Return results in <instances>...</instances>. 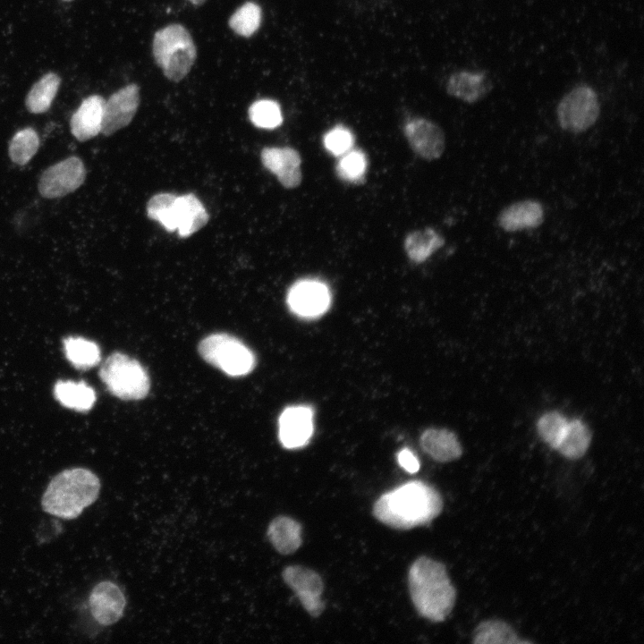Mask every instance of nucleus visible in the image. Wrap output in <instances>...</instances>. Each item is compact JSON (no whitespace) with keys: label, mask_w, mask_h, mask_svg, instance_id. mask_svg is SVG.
<instances>
[{"label":"nucleus","mask_w":644,"mask_h":644,"mask_svg":"<svg viewBox=\"0 0 644 644\" xmlns=\"http://www.w3.org/2000/svg\"><path fill=\"white\" fill-rule=\"evenodd\" d=\"M545 211L540 202L524 199L504 208L497 216L498 225L505 232L513 233L540 226Z\"/></svg>","instance_id":"dca6fc26"},{"label":"nucleus","mask_w":644,"mask_h":644,"mask_svg":"<svg viewBox=\"0 0 644 644\" xmlns=\"http://www.w3.org/2000/svg\"><path fill=\"white\" fill-rule=\"evenodd\" d=\"M419 444L426 453L440 462H452L462 453L456 436L444 428L425 430L420 436Z\"/></svg>","instance_id":"6ab92c4d"},{"label":"nucleus","mask_w":644,"mask_h":644,"mask_svg":"<svg viewBox=\"0 0 644 644\" xmlns=\"http://www.w3.org/2000/svg\"><path fill=\"white\" fill-rule=\"evenodd\" d=\"M354 137L352 131L343 125H336L328 131L323 138V143L328 152L335 157L343 156L353 146Z\"/></svg>","instance_id":"72a5a7b5"},{"label":"nucleus","mask_w":644,"mask_h":644,"mask_svg":"<svg viewBox=\"0 0 644 644\" xmlns=\"http://www.w3.org/2000/svg\"><path fill=\"white\" fill-rule=\"evenodd\" d=\"M99 377L112 394L123 400L142 399L149 390L146 370L137 360L120 352L106 360Z\"/></svg>","instance_id":"39448f33"},{"label":"nucleus","mask_w":644,"mask_h":644,"mask_svg":"<svg viewBox=\"0 0 644 644\" xmlns=\"http://www.w3.org/2000/svg\"><path fill=\"white\" fill-rule=\"evenodd\" d=\"M152 50L164 75L175 82L189 73L197 57V49L190 32L178 23L165 26L155 33Z\"/></svg>","instance_id":"20e7f679"},{"label":"nucleus","mask_w":644,"mask_h":644,"mask_svg":"<svg viewBox=\"0 0 644 644\" xmlns=\"http://www.w3.org/2000/svg\"><path fill=\"white\" fill-rule=\"evenodd\" d=\"M263 165L273 173L286 189L298 187L302 179L299 152L290 147H267L260 154Z\"/></svg>","instance_id":"4468645a"},{"label":"nucleus","mask_w":644,"mask_h":644,"mask_svg":"<svg viewBox=\"0 0 644 644\" xmlns=\"http://www.w3.org/2000/svg\"><path fill=\"white\" fill-rule=\"evenodd\" d=\"M401 467L410 473H415L419 469V462L414 453L408 448L402 449L397 455Z\"/></svg>","instance_id":"f704fd0d"},{"label":"nucleus","mask_w":644,"mask_h":644,"mask_svg":"<svg viewBox=\"0 0 644 644\" xmlns=\"http://www.w3.org/2000/svg\"><path fill=\"white\" fill-rule=\"evenodd\" d=\"M490 89L491 83L483 72H455L446 84L450 96L470 104L481 99Z\"/></svg>","instance_id":"aec40b11"},{"label":"nucleus","mask_w":644,"mask_h":644,"mask_svg":"<svg viewBox=\"0 0 644 644\" xmlns=\"http://www.w3.org/2000/svg\"><path fill=\"white\" fill-rule=\"evenodd\" d=\"M443 510L440 493L421 480H411L383 494L373 505L374 517L397 530L428 524Z\"/></svg>","instance_id":"f257e3e1"},{"label":"nucleus","mask_w":644,"mask_h":644,"mask_svg":"<svg viewBox=\"0 0 644 644\" xmlns=\"http://www.w3.org/2000/svg\"><path fill=\"white\" fill-rule=\"evenodd\" d=\"M85 178L84 163L72 156L47 167L39 178L38 190L43 198H61L76 191Z\"/></svg>","instance_id":"6e6552de"},{"label":"nucleus","mask_w":644,"mask_h":644,"mask_svg":"<svg viewBox=\"0 0 644 644\" xmlns=\"http://www.w3.org/2000/svg\"><path fill=\"white\" fill-rule=\"evenodd\" d=\"M409 146L419 157L427 161L438 159L445 148V136L443 130L432 121L414 118L403 127Z\"/></svg>","instance_id":"9b49d317"},{"label":"nucleus","mask_w":644,"mask_h":644,"mask_svg":"<svg viewBox=\"0 0 644 644\" xmlns=\"http://www.w3.org/2000/svg\"><path fill=\"white\" fill-rule=\"evenodd\" d=\"M61 84L60 77L55 72L42 76L30 89L25 98V106L32 114L47 112L55 99Z\"/></svg>","instance_id":"b1692460"},{"label":"nucleus","mask_w":644,"mask_h":644,"mask_svg":"<svg viewBox=\"0 0 644 644\" xmlns=\"http://www.w3.org/2000/svg\"><path fill=\"white\" fill-rule=\"evenodd\" d=\"M409 590L419 614L432 622H443L456 601V589L444 564L427 556L419 557L408 572Z\"/></svg>","instance_id":"f03ea898"},{"label":"nucleus","mask_w":644,"mask_h":644,"mask_svg":"<svg viewBox=\"0 0 644 644\" xmlns=\"http://www.w3.org/2000/svg\"><path fill=\"white\" fill-rule=\"evenodd\" d=\"M278 426L279 440L284 447H302L313 435V411L306 405L287 407L280 415Z\"/></svg>","instance_id":"ddd939ff"},{"label":"nucleus","mask_w":644,"mask_h":644,"mask_svg":"<svg viewBox=\"0 0 644 644\" xmlns=\"http://www.w3.org/2000/svg\"><path fill=\"white\" fill-rule=\"evenodd\" d=\"M98 477L85 468H72L55 475L47 485L42 499L43 510L58 518L72 520L98 497Z\"/></svg>","instance_id":"7ed1b4c3"},{"label":"nucleus","mask_w":644,"mask_h":644,"mask_svg":"<svg viewBox=\"0 0 644 644\" xmlns=\"http://www.w3.org/2000/svg\"><path fill=\"white\" fill-rule=\"evenodd\" d=\"M203 359L225 373L240 377L250 373L256 364L252 352L239 339L227 334H214L199 346Z\"/></svg>","instance_id":"423d86ee"},{"label":"nucleus","mask_w":644,"mask_h":644,"mask_svg":"<svg viewBox=\"0 0 644 644\" xmlns=\"http://www.w3.org/2000/svg\"><path fill=\"white\" fill-rule=\"evenodd\" d=\"M64 348L67 360L78 369H89L100 361L99 347L85 338L67 337Z\"/></svg>","instance_id":"a878e982"},{"label":"nucleus","mask_w":644,"mask_h":644,"mask_svg":"<svg viewBox=\"0 0 644 644\" xmlns=\"http://www.w3.org/2000/svg\"><path fill=\"white\" fill-rule=\"evenodd\" d=\"M106 100L91 95L81 102L70 121L72 134L79 141H86L101 132Z\"/></svg>","instance_id":"f3484780"},{"label":"nucleus","mask_w":644,"mask_h":644,"mask_svg":"<svg viewBox=\"0 0 644 644\" xmlns=\"http://www.w3.org/2000/svg\"><path fill=\"white\" fill-rule=\"evenodd\" d=\"M560 127L572 133H581L597 120L600 105L595 90L588 85H579L561 99L556 109Z\"/></svg>","instance_id":"0eeeda50"},{"label":"nucleus","mask_w":644,"mask_h":644,"mask_svg":"<svg viewBox=\"0 0 644 644\" xmlns=\"http://www.w3.org/2000/svg\"><path fill=\"white\" fill-rule=\"evenodd\" d=\"M55 399L64 407L77 411H87L96 402V393L84 381L56 382L54 387Z\"/></svg>","instance_id":"4be33fe9"},{"label":"nucleus","mask_w":644,"mask_h":644,"mask_svg":"<svg viewBox=\"0 0 644 644\" xmlns=\"http://www.w3.org/2000/svg\"><path fill=\"white\" fill-rule=\"evenodd\" d=\"M39 143V136L34 129L27 127L18 131L9 141L10 159L18 165H27L36 155Z\"/></svg>","instance_id":"cd10ccee"},{"label":"nucleus","mask_w":644,"mask_h":644,"mask_svg":"<svg viewBox=\"0 0 644 644\" xmlns=\"http://www.w3.org/2000/svg\"><path fill=\"white\" fill-rule=\"evenodd\" d=\"M282 577L311 616L318 617L323 613L324 583L317 572L301 565H289L284 569Z\"/></svg>","instance_id":"1a4fd4ad"},{"label":"nucleus","mask_w":644,"mask_h":644,"mask_svg":"<svg viewBox=\"0 0 644 644\" xmlns=\"http://www.w3.org/2000/svg\"><path fill=\"white\" fill-rule=\"evenodd\" d=\"M188 1H190L191 4H193L195 5H201L202 4H204L206 2V0H188Z\"/></svg>","instance_id":"c9c22d12"},{"label":"nucleus","mask_w":644,"mask_h":644,"mask_svg":"<svg viewBox=\"0 0 644 644\" xmlns=\"http://www.w3.org/2000/svg\"><path fill=\"white\" fill-rule=\"evenodd\" d=\"M567 423L568 420L561 413L549 411L539 418L537 428L541 438L552 448L556 449Z\"/></svg>","instance_id":"2f4dec72"},{"label":"nucleus","mask_w":644,"mask_h":644,"mask_svg":"<svg viewBox=\"0 0 644 644\" xmlns=\"http://www.w3.org/2000/svg\"><path fill=\"white\" fill-rule=\"evenodd\" d=\"M176 230L188 237L204 227L209 216L200 200L193 194L177 196L174 202Z\"/></svg>","instance_id":"a211bd4d"},{"label":"nucleus","mask_w":644,"mask_h":644,"mask_svg":"<svg viewBox=\"0 0 644 644\" xmlns=\"http://www.w3.org/2000/svg\"><path fill=\"white\" fill-rule=\"evenodd\" d=\"M90 613L94 619L107 626L116 623L123 615L126 599L120 588L112 581L97 583L89 597Z\"/></svg>","instance_id":"2eb2a0df"},{"label":"nucleus","mask_w":644,"mask_h":644,"mask_svg":"<svg viewBox=\"0 0 644 644\" xmlns=\"http://www.w3.org/2000/svg\"><path fill=\"white\" fill-rule=\"evenodd\" d=\"M64 1H71V0H64Z\"/></svg>","instance_id":"e433bc0d"},{"label":"nucleus","mask_w":644,"mask_h":644,"mask_svg":"<svg viewBox=\"0 0 644 644\" xmlns=\"http://www.w3.org/2000/svg\"><path fill=\"white\" fill-rule=\"evenodd\" d=\"M176 195L158 193L149 199L147 204L148 218L159 222L166 231H176L174 202Z\"/></svg>","instance_id":"c756f323"},{"label":"nucleus","mask_w":644,"mask_h":644,"mask_svg":"<svg viewBox=\"0 0 644 644\" xmlns=\"http://www.w3.org/2000/svg\"><path fill=\"white\" fill-rule=\"evenodd\" d=\"M140 105V89L131 83L113 93L105 103L101 132L109 136L127 126Z\"/></svg>","instance_id":"f8f14e48"},{"label":"nucleus","mask_w":644,"mask_h":644,"mask_svg":"<svg viewBox=\"0 0 644 644\" xmlns=\"http://www.w3.org/2000/svg\"><path fill=\"white\" fill-rule=\"evenodd\" d=\"M331 302L330 291L326 284L314 279L294 283L287 295L290 309L299 317L313 318L324 314Z\"/></svg>","instance_id":"9d476101"},{"label":"nucleus","mask_w":644,"mask_h":644,"mask_svg":"<svg viewBox=\"0 0 644 644\" xmlns=\"http://www.w3.org/2000/svg\"><path fill=\"white\" fill-rule=\"evenodd\" d=\"M591 434L587 425L580 419L568 421L556 450L568 459H579L587 452Z\"/></svg>","instance_id":"393cba45"},{"label":"nucleus","mask_w":644,"mask_h":644,"mask_svg":"<svg viewBox=\"0 0 644 644\" xmlns=\"http://www.w3.org/2000/svg\"><path fill=\"white\" fill-rule=\"evenodd\" d=\"M473 637V642L479 644H516L530 642L520 639L507 623L500 620H487L480 623L476 627Z\"/></svg>","instance_id":"bb28decb"},{"label":"nucleus","mask_w":644,"mask_h":644,"mask_svg":"<svg viewBox=\"0 0 644 644\" xmlns=\"http://www.w3.org/2000/svg\"><path fill=\"white\" fill-rule=\"evenodd\" d=\"M367 169V158L361 150H350L339 160L336 172L340 178L349 182L360 180Z\"/></svg>","instance_id":"473e14b6"},{"label":"nucleus","mask_w":644,"mask_h":644,"mask_svg":"<svg viewBox=\"0 0 644 644\" xmlns=\"http://www.w3.org/2000/svg\"><path fill=\"white\" fill-rule=\"evenodd\" d=\"M251 123L263 129H275L283 123L280 106L271 99L255 101L249 108Z\"/></svg>","instance_id":"7c9ffc66"},{"label":"nucleus","mask_w":644,"mask_h":644,"mask_svg":"<svg viewBox=\"0 0 644 644\" xmlns=\"http://www.w3.org/2000/svg\"><path fill=\"white\" fill-rule=\"evenodd\" d=\"M262 12L258 4L246 2L230 17L228 24L238 35L249 38L259 28Z\"/></svg>","instance_id":"c85d7f7f"},{"label":"nucleus","mask_w":644,"mask_h":644,"mask_svg":"<svg viewBox=\"0 0 644 644\" xmlns=\"http://www.w3.org/2000/svg\"><path fill=\"white\" fill-rule=\"evenodd\" d=\"M444 244L445 239L442 235L432 228H425L408 233L403 242V248L408 258L419 264L426 261Z\"/></svg>","instance_id":"5701e85b"},{"label":"nucleus","mask_w":644,"mask_h":644,"mask_svg":"<svg viewBox=\"0 0 644 644\" xmlns=\"http://www.w3.org/2000/svg\"><path fill=\"white\" fill-rule=\"evenodd\" d=\"M267 537L278 553L292 554L302 543L301 525L291 517L277 516L268 525Z\"/></svg>","instance_id":"412c9836"}]
</instances>
